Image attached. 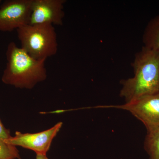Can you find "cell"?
<instances>
[{"mask_svg": "<svg viewBox=\"0 0 159 159\" xmlns=\"http://www.w3.org/2000/svg\"><path fill=\"white\" fill-rule=\"evenodd\" d=\"M133 77L120 81L125 102L159 92V51L143 46L132 63Z\"/></svg>", "mask_w": 159, "mask_h": 159, "instance_id": "6da1fadb", "label": "cell"}, {"mask_svg": "<svg viewBox=\"0 0 159 159\" xmlns=\"http://www.w3.org/2000/svg\"><path fill=\"white\" fill-rule=\"evenodd\" d=\"M6 57L7 63L2 77L3 83L31 89L47 79L46 60L33 58L15 43L8 44Z\"/></svg>", "mask_w": 159, "mask_h": 159, "instance_id": "7a4b0ae2", "label": "cell"}, {"mask_svg": "<svg viewBox=\"0 0 159 159\" xmlns=\"http://www.w3.org/2000/svg\"><path fill=\"white\" fill-rule=\"evenodd\" d=\"M16 31L21 48L33 58L47 60L57 54V34L53 25H28Z\"/></svg>", "mask_w": 159, "mask_h": 159, "instance_id": "3957f363", "label": "cell"}, {"mask_svg": "<svg viewBox=\"0 0 159 159\" xmlns=\"http://www.w3.org/2000/svg\"><path fill=\"white\" fill-rule=\"evenodd\" d=\"M128 111L144 124L147 132L159 128V92L122 105L100 106Z\"/></svg>", "mask_w": 159, "mask_h": 159, "instance_id": "277c9868", "label": "cell"}, {"mask_svg": "<svg viewBox=\"0 0 159 159\" xmlns=\"http://www.w3.org/2000/svg\"><path fill=\"white\" fill-rule=\"evenodd\" d=\"M32 0H9L0 6V31L10 32L29 25Z\"/></svg>", "mask_w": 159, "mask_h": 159, "instance_id": "5b68a950", "label": "cell"}, {"mask_svg": "<svg viewBox=\"0 0 159 159\" xmlns=\"http://www.w3.org/2000/svg\"><path fill=\"white\" fill-rule=\"evenodd\" d=\"M62 125V122H59L48 130L37 133L23 134L17 131L14 137L11 136L5 142L16 147L20 146L33 151L36 154L46 155L50 149L53 139Z\"/></svg>", "mask_w": 159, "mask_h": 159, "instance_id": "8992f818", "label": "cell"}, {"mask_svg": "<svg viewBox=\"0 0 159 159\" xmlns=\"http://www.w3.org/2000/svg\"><path fill=\"white\" fill-rule=\"evenodd\" d=\"M66 2L65 0H32L29 25H62Z\"/></svg>", "mask_w": 159, "mask_h": 159, "instance_id": "52a82bcc", "label": "cell"}, {"mask_svg": "<svg viewBox=\"0 0 159 159\" xmlns=\"http://www.w3.org/2000/svg\"><path fill=\"white\" fill-rule=\"evenodd\" d=\"M144 47L159 51V15L148 22L143 35Z\"/></svg>", "mask_w": 159, "mask_h": 159, "instance_id": "ba28073f", "label": "cell"}, {"mask_svg": "<svg viewBox=\"0 0 159 159\" xmlns=\"http://www.w3.org/2000/svg\"><path fill=\"white\" fill-rule=\"evenodd\" d=\"M144 148L149 159H159V128L147 132Z\"/></svg>", "mask_w": 159, "mask_h": 159, "instance_id": "9c48e42d", "label": "cell"}, {"mask_svg": "<svg viewBox=\"0 0 159 159\" xmlns=\"http://www.w3.org/2000/svg\"><path fill=\"white\" fill-rule=\"evenodd\" d=\"M20 158L19 153L16 147L0 139V159Z\"/></svg>", "mask_w": 159, "mask_h": 159, "instance_id": "30bf717a", "label": "cell"}, {"mask_svg": "<svg viewBox=\"0 0 159 159\" xmlns=\"http://www.w3.org/2000/svg\"><path fill=\"white\" fill-rule=\"evenodd\" d=\"M11 137L10 132L8 129L5 128L0 120V139L6 141Z\"/></svg>", "mask_w": 159, "mask_h": 159, "instance_id": "8fae6325", "label": "cell"}, {"mask_svg": "<svg viewBox=\"0 0 159 159\" xmlns=\"http://www.w3.org/2000/svg\"><path fill=\"white\" fill-rule=\"evenodd\" d=\"M36 159H49L45 154H36Z\"/></svg>", "mask_w": 159, "mask_h": 159, "instance_id": "7c38bea8", "label": "cell"}, {"mask_svg": "<svg viewBox=\"0 0 159 159\" xmlns=\"http://www.w3.org/2000/svg\"><path fill=\"white\" fill-rule=\"evenodd\" d=\"M1 2H2V1H1V0H0V4H1Z\"/></svg>", "mask_w": 159, "mask_h": 159, "instance_id": "4fadbf2b", "label": "cell"}]
</instances>
